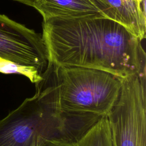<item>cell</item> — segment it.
Here are the masks:
<instances>
[{"instance_id":"7a4b0ae2","label":"cell","mask_w":146,"mask_h":146,"mask_svg":"<svg viewBox=\"0 0 146 146\" xmlns=\"http://www.w3.org/2000/svg\"><path fill=\"white\" fill-rule=\"evenodd\" d=\"M35 87L33 96L0 120V146H39L44 140L54 139L77 142L100 118L62 112L40 83Z\"/></svg>"},{"instance_id":"ba28073f","label":"cell","mask_w":146,"mask_h":146,"mask_svg":"<svg viewBox=\"0 0 146 146\" xmlns=\"http://www.w3.org/2000/svg\"><path fill=\"white\" fill-rule=\"evenodd\" d=\"M77 146H113L108 120L101 117L78 140Z\"/></svg>"},{"instance_id":"277c9868","label":"cell","mask_w":146,"mask_h":146,"mask_svg":"<svg viewBox=\"0 0 146 146\" xmlns=\"http://www.w3.org/2000/svg\"><path fill=\"white\" fill-rule=\"evenodd\" d=\"M121 79L118 99L106 116L113 146H146V76Z\"/></svg>"},{"instance_id":"8fae6325","label":"cell","mask_w":146,"mask_h":146,"mask_svg":"<svg viewBox=\"0 0 146 146\" xmlns=\"http://www.w3.org/2000/svg\"><path fill=\"white\" fill-rule=\"evenodd\" d=\"M15 1H17L18 2L22 3L24 5L30 6L31 7H34V1L35 0H13Z\"/></svg>"},{"instance_id":"6da1fadb","label":"cell","mask_w":146,"mask_h":146,"mask_svg":"<svg viewBox=\"0 0 146 146\" xmlns=\"http://www.w3.org/2000/svg\"><path fill=\"white\" fill-rule=\"evenodd\" d=\"M42 38L48 64L94 68L120 79L146 76L142 40L110 18H50L43 21Z\"/></svg>"},{"instance_id":"5b68a950","label":"cell","mask_w":146,"mask_h":146,"mask_svg":"<svg viewBox=\"0 0 146 146\" xmlns=\"http://www.w3.org/2000/svg\"><path fill=\"white\" fill-rule=\"evenodd\" d=\"M0 56L38 68L43 74L48 52L42 35L0 14Z\"/></svg>"},{"instance_id":"30bf717a","label":"cell","mask_w":146,"mask_h":146,"mask_svg":"<svg viewBox=\"0 0 146 146\" xmlns=\"http://www.w3.org/2000/svg\"><path fill=\"white\" fill-rule=\"evenodd\" d=\"M76 143V141L54 139L44 140L39 146H77Z\"/></svg>"},{"instance_id":"8992f818","label":"cell","mask_w":146,"mask_h":146,"mask_svg":"<svg viewBox=\"0 0 146 146\" xmlns=\"http://www.w3.org/2000/svg\"><path fill=\"white\" fill-rule=\"evenodd\" d=\"M105 15L143 40L146 32L145 0H91Z\"/></svg>"},{"instance_id":"3957f363","label":"cell","mask_w":146,"mask_h":146,"mask_svg":"<svg viewBox=\"0 0 146 146\" xmlns=\"http://www.w3.org/2000/svg\"><path fill=\"white\" fill-rule=\"evenodd\" d=\"M43 82L62 112L106 116L118 99L121 79L102 70L48 64Z\"/></svg>"},{"instance_id":"52a82bcc","label":"cell","mask_w":146,"mask_h":146,"mask_svg":"<svg viewBox=\"0 0 146 146\" xmlns=\"http://www.w3.org/2000/svg\"><path fill=\"white\" fill-rule=\"evenodd\" d=\"M34 7L42 15L43 21L52 18L106 17L91 0H35Z\"/></svg>"},{"instance_id":"9c48e42d","label":"cell","mask_w":146,"mask_h":146,"mask_svg":"<svg viewBox=\"0 0 146 146\" xmlns=\"http://www.w3.org/2000/svg\"><path fill=\"white\" fill-rule=\"evenodd\" d=\"M0 72L5 74H19L26 76L31 83L37 84L43 80L42 73L33 66L21 64L0 56Z\"/></svg>"},{"instance_id":"7c38bea8","label":"cell","mask_w":146,"mask_h":146,"mask_svg":"<svg viewBox=\"0 0 146 146\" xmlns=\"http://www.w3.org/2000/svg\"><path fill=\"white\" fill-rule=\"evenodd\" d=\"M140 1H142V0H140Z\"/></svg>"}]
</instances>
